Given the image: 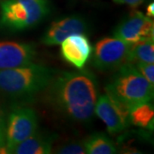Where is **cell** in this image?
Listing matches in <instances>:
<instances>
[{
    "label": "cell",
    "mask_w": 154,
    "mask_h": 154,
    "mask_svg": "<svg viewBox=\"0 0 154 154\" xmlns=\"http://www.w3.org/2000/svg\"><path fill=\"white\" fill-rule=\"evenodd\" d=\"M60 45L61 56L63 60L78 69L84 68L93 51L89 38L85 33L72 34Z\"/></svg>",
    "instance_id": "obj_11"
},
{
    "label": "cell",
    "mask_w": 154,
    "mask_h": 154,
    "mask_svg": "<svg viewBox=\"0 0 154 154\" xmlns=\"http://www.w3.org/2000/svg\"><path fill=\"white\" fill-rule=\"evenodd\" d=\"M87 154H114L117 152L114 142L104 133H94L84 140Z\"/></svg>",
    "instance_id": "obj_13"
},
{
    "label": "cell",
    "mask_w": 154,
    "mask_h": 154,
    "mask_svg": "<svg viewBox=\"0 0 154 154\" xmlns=\"http://www.w3.org/2000/svg\"><path fill=\"white\" fill-rule=\"evenodd\" d=\"M0 153H7L5 145V122L0 110Z\"/></svg>",
    "instance_id": "obj_18"
},
{
    "label": "cell",
    "mask_w": 154,
    "mask_h": 154,
    "mask_svg": "<svg viewBox=\"0 0 154 154\" xmlns=\"http://www.w3.org/2000/svg\"><path fill=\"white\" fill-rule=\"evenodd\" d=\"M47 103L61 115L79 123L93 120L99 83L88 69L56 73L44 91Z\"/></svg>",
    "instance_id": "obj_1"
},
{
    "label": "cell",
    "mask_w": 154,
    "mask_h": 154,
    "mask_svg": "<svg viewBox=\"0 0 154 154\" xmlns=\"http://www.w3.org/2000/svg\"><path fill=\"white\" fill-rule=\"evenodd\" d=\"M140 73L143 75L152 85H154V65L153 63H139L134 64Z\"/></svg>",
    "instance_id": "obj_17"
},
{
    "label": "cell",
    "mask_w": 154,
    "mask_h": 154,
    "mask_svg": "<svg viewBox=\"0 0 154 154\" xmlns=\"http://www.w3.org/2000/svg\"><path fill=\"white\" fill-rule=\"evenodd\" d=\"M146 16L149 17H153L154 16V4L153 2L150 3L146 7Z\"/></svg>",
    "instance_id": "obj_20"
},
{
    "label": "cell",
    "mask_w": 154,
    "mask_h": 154,
    "mask_svg": "<svg viewBox=\"0 0 154 154\" xmlns=\"http://www.w3.org/2000/svg\"><path fill=\"white\" fill-rule=\"evenodd\" d=\"M55 152L60 154H86L84 140L74 141L62 145L56 150Z\"/></svg>",
    "instance_id": "obj_16"
},
{
    "label": "cell",
    "mask_w": 154,
    "mask_h": 154,
    "mask_svg": "<svg viewBox=\"0 0 154 154\" xmlns=\"http://www.w3.org/2000/svg\"><path fill=\"white\" fill-rule=\"evenodd\" d=\"M113 35L129 44L153 39V20L140 11H134L116 26Z\"/></svg>",
    "instance_id": "obj_7"
},
{
    "label": "cell",
    "mask_w": 154,
    "mask_h": 154,
    "mask_svg": "<svg viewBox=\"0 0 154 154\" xmlns=\"http://www.w3.org/2000/svg\"><path fill=\"white\" fill-rule=\"evenodd\" d=\"M38 116L35 110L19 105L11 110L5 123L6 152L24 140L30 137L38 130Z\"/></svg>",
    "instance_id": "obj_5"
},
{
    "label": "cell",
    "mask_w": 154,
    "mask_h": 154,
    "mask_svg": "<svg viewBox=\"0 0 154 154\" xmlns=\"http://www.w3.org/2000/svg\"><path fill=\"white\" fill-rule=\"evenodd\" d=\"M129 122L143 128H152L154 120L153 105L151 102L138 105L128 110Z\"/></svg>",
    "instance_id": "obj_15"
},
{
    "label": "cell",
    "mask_w": 154,
    "mask_h": 154,
    "mask_svg": "<svg viewBox=\"0 0 154 154\" xmlns=\"http://www.w3.org/2000/svg\"><path fill=\"white\" fill-rule=\"evenodd\" d=\"M131 44L116 37L99 40L94 46L93 64L100 71L116 70L128 62Z\"/></svg>",
    "instance_id": "obj_6"
},
{
    "label": "cell",
    "mask_w": 154,
    "mask_h": 154,
    "mask_svg": "<svg viewBox=\"0 0 154 154\" xmlns=\"http://www.w3.org/2000/svg\"><path fill=\"white\" fill-rule=\"evenodd\" d=\"M55 136L49 133L37 130L30 137L10 150L9 153L14 154H50Z\"/></svg>",
    "instance_id": "obj_12"
},
{
    "label": "cell",
    "mask_w": 154,
    "mask_h": 154,
    "mask_svg": "<svg viewBox=\"0 0 154 154\" xmlns=\"http://www.w3.org/2000/svg\"><path fill=\"white\" fill-rule=\"evenodd\" d=\"M94 114L104 122L108 132L113 134L123 131L130 123L128 110L106 94L98 96Z\"/></svg>",
    "instance_id": "obj_8"
},
{
    "label": "cell",
    "mask_w": 154,
    "mask_h": 154,
    "mask_svg": "<svg viewBox=\"0 0 154 154\" xmlns=\"http://www.w3.org/2000/svg\"><path fill=\"white\" fill-rule=\"evenodd\" d=\"M36 57L33 45L5 41L0 42V69H14L32 63Z\"/></svg>",
    "instance_id": "obj_10"
},
{
    "label": "cell",
    "mask_w": 154,
    "mask_h": 154,
    "mask_svg": "<svg viewBox=\"0 0 154 154\" xmlns=\"http://www.w3.org/2000/svg\"><path fill=\"white\" fill-rule=\"evenodd\" d=\"M89 24L86 19L79 16L60 18L56 20L45 32L41 41L46 45L61 44L67 37L76 33H88Z\"/></svg>",
    "instance_id": "obj_9"
},
{
    "label": "cell",
    "mask_w": 154,
    "mask_h": 154,
    "mask_svg": "<svg viewBox=\"0 0 154 154\" xmlns=\"http://www.w3.org/2000/svg\"><path fill=\"white\" fill-rule=\"evenodd\" d=\"M113 2L116 4L119 5H127L135 8L140 5L144 2V0H113Z\"/></svg>",
    "instance_id": "obj_19"
},
{
    "label": "cell",
    "mask_w": 154,
    "mask_h": 154,
    "mask_svg": "<svg viewBox=\"0 0 154 154\" xmlns=\"http://www.w3.org/2000/svg\"><path fill=\"white\" fill-rule=\"evenodd\" d=\"M127 63L132 64L139 63H154L153 39H146L131 44Z\"/></svg>",
    "instance_id": "obj_14"
},
{
    "label": "cell",
    "mask_w": 154,
    "mask_h": 154,
    "mask_svg": "<svg viewBox=\"0 0 154 154\" xmlns=\"http://www.w3.org/2000/svg\"><path fill=\"white\" fill-rule=\"evenodd\" d=\"M56 73L53 69L33 63L0 69V94L15 100L31 99L44 92Z\"/></svg>",
    "instance_id": "obj_2"
},
{
    "label": "cell",
    "mask_w": 154,
    "mask_h": 154,
    "mask_svg": "<svg viewBox=\"0 0 154 154\" xmlns=\"http://www.w3.org/2000/svg\"><path fill=\"white\" fill-rule=\"evenodd\" d=\"M49 13L47 0H3L0 24L12 32L24 31L36 27Z\"/></svg>",
    "instance_id": "obj_4"
},
{
    "label": "cell",
    "mask_w": 154,
    "mask_h": 154,
    "mask_svg": "<svg viewBox=\"0 0 154 154\" xmlns=\"http://www.w3.org/2000/svg\"><path fill=\"white\" fill-rule=\"evenodd\" d=\"M105 94L127 110L153 99V85L140 73L132 63L119 67L105 87Z\"/></svg>",
    "instance_id": "obj_3"
}]
</instances>
